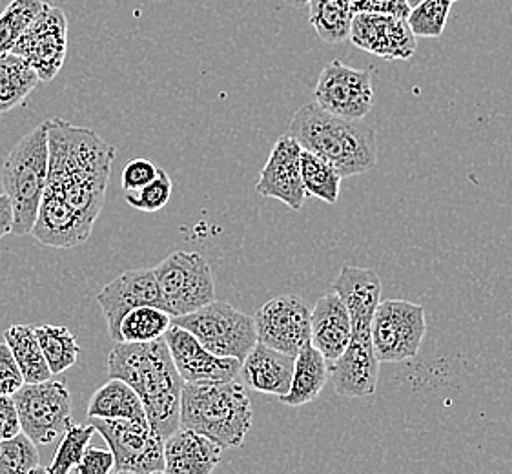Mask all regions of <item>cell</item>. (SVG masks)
Returning a JSON list of instances; mask_svg holds the SVG:
<instances>
[{"instance_id": "40", "label": "cell", "mask_w": 512, "mask_h": 474, "mask_svg": "<svg viewBox=\"0 0 512 474\" xmlns=\"http://www.w3.org/2000/svg\"><path fill=\"white\" fill-rule=\"evenodd\" d=\"M352 10L356 13H379V15H394L407 19L409 4L407 0H350Z\"/></svg>"}, {"instance_id": "31", "label": "cell", "mask_w": 512, "mask_h": 474, "mask_svg": "<svg viewBox=\"0 0 512 474\" xmlns=\"http://www.w3.org/2000/svg\"><path fill=\"white\" fill-rule=\"evenodd\" d=\"M172 327L170 312L161 307L144 305L130 310L119 327L121 341L124 343H144L163 338L166 330Z\"/></svg>"}, {"instance_id": "30", "label": "cell", "mask_w": 512, "mask_h": 474, "mask_svg": "<svg viewBox=\"0 0 512 474\" xmlns=\"http://www.w3.org/2000/svg\"><path fill=\"white\" fill-rule=\"evenodd\" d=\"M301 179L307 196L328 205H336L341 192V179L336 168L308 150H301Z\"/></svg>"}, {"instance_id": "21", "label": "cell", "mask_w": 512, "mask_h": 474, "mask_svg": "<svg viewBox=\"0 0 512 474\" xmlns=\"http://www.w3.org/2000/svg\"><path fill=\"white\" fill-rule=\"evenodd\" d=\"M223 460V447L192 429L179 427L164 440V473H214Z\"/></svg>"}, {"instance_id": "12", "label": "cell", "mask_w": 512, "mask_h": 474, "mask_svg": "<svg viewBox=\"0 0 512 474\" xmlns=\"http://www.w3.org/2000/svg\"><path fill=\"white\" fill-rule=\"evenodd\" d=\"M314 95L323 110L350 121L365 119L374 106L369 70L352 68L338 59L323 66Z\"/></svg>"}, {"instance_id": "28", "label": "cell", "mask_w": 512, "mask_h": 474, "mask_svg": "<svg viewBox=\"0 0 512 474\" xmlns=\"http://www.w3.org/2000/svg\"><path fill=\"white\" fill-rule=\"evenodd\" d=\"M308 19L321 41H349L350 24L356 15L350 0H308Z\"/></svg>"}, {"instance_id": "17", "label": "cell", "mask_w": 512, "mask_h": 474, "mask_svg": "<svg viewBox=\"0 0 512 474\" xmlns=\"http://www.w3.org/2000/svg\"><path fill=\"white\" fill-rule=\"evenodd\" d=\"M301 146L294 137L281 135L263 166L256 190L263 197H272L285 203L290 210H301L307 192L301 179Z\"/></svg>"}, {"instance_id": "15", "label": "cell", "mask_w": 512, "mask_h": 474, "mask_svg": "<svg viewBox=\"0 0 512 474\" xmlns=\"http://www.w3.org/2000/svg\"><path fill=\"white\" fill-rule=\"evenodd\" d=\"M164 341L170 349L175 369L186 383L232 382L239 376L241 363L237 358L216 356L208 351L192 332L174 325L166 330Z\"/></svg>"}, {"instance_id": "26", "label": "cell", "mask_w": 512, "mask_h": 474, "mask_svg": "<svg viewBox=\"0 0 512 474\" xmlns=\"http://www.w3.org/2000/svg\"><path fill=\"white\" fill-rule=\"evenodd\" d=\"M4 341L21 369L24 383L46 382L52 378L33 325H11L4 332Z\"/></svg>"}, {"instance_id": "37", "label": "cell", "mask_w": 512, "mask_h": 474, "mask_svg": "<svg viewBox=\"0 0 512 474\" xmlns=\"http://www.w3.org/2000/svg\"><path fill=\"white\" fill-rule=\"evenodd\" d=\"M24 385V376L6 343H0V394L13 396Z\"/></svg>"}, {"instance_id": "39", "label": "cell", "mask_w": 512, "mask_h": 474, "mask_svg": "<svg viewBox=\"0 0 512 474\" xmlns=\"http://www.w3.org/2000/svg\"><path fill=\"white\" fill-rule=\"evenodd\" d=\"M113 471V454L110 449H97L86 447L81 462L75 465L72 473L77 474H108Z\"/></svg>"}, {"instance_id": "13", "label": "cell", "mask_w": 512, "mask_h": 474, "mask_svg": "<svg viewBox=\"0 0 512 474\" xmlns=\"http://www.w3.org/2000/svg\"><path fill=\"white\" fill-rule=\"evenodd\" d=\"M310 307L296 294H283L267 301L257 310V341L296 358L310 343Z\"/></svg>"}, {"instance_id": "35", "label": "cell", "mask_w": 512, "mask_h": 474, "mask_svg": "<svg viewBox=\"0 0 512 474\" xmlns=\"http://www.w3.org/2000/svg\"><path fill=\"white\" fill-rule=\"evenodd\" d=\"M456 2L458 0H421L407 15L410 30L416 37L440 39Z\"/></svg>"}, {"instance_id": "41", "label": "cell", "mask_w": 512, "mask_h": 474, "mask_svg": "<svg viewBox=\"0 0 512 474\" xmlns=\"http://www.w3.org/2000/svg\"><path fill=\"white\" fill-rule=\"evenodd\" d=\"M22 433L21 418L13 396L0 394V440H10Z\"/></svg>"}, {"instance_id": "43", "label": "cell", "mask_w": 512, "mask_h": 474, "mask_svg": "<svg viewBox=\"0 0 512 474\" xmlns=\"http://www.w3.org/2000/svg\"><path fill=\"white\" fill-rule=\"evenodd\" d=\"M285 2L292 8H305L308 4V0H285Z\"/></svg>"}, {"instance_id": "32", "label": "cell", "mask_w": 512, "mask_h": 474, "mask_svg": "<svg viewBox=\"0 0 512 474\" xmlns=\"http://www.w3.org/2000/svg\"><path fill=\"white\" fill-rule=\"evenodd\" d=\"M95 427L88 425H75L72 423L62 434L61 445L52 456V464L44 467V473L68 474L72 473L75 465L81 462L82 454L92 442Z\"/></svg>"}, {"instance_id": "18", "label": "cell", "mask_w": 512, "mask_h": 474, "mask_svg": "<svg viewBox=\"0 0 512 474\" xmlns=\"http://www.w3.org/2000/svg\"><path fill=\"white\" fill-rule=\"evenodd\" d=\"M334 391L343 398H370L378 389L379 360L370 338L352 336L347 349L328 367Z\"/></svg>"}, {"instance_id": "27", "label": "cell", "mask_w": 512, "mask_h": 474, "mask_svg": "<svg viewBox=\"0 0 512 474\" xmlns=\"http://www.w3.org/2000/svg\"><path fill=\"white\" fill-rule=\"evenodd\" d=\"M39 83V75L21 55L0 53V114L24 103Z\"/></svg>"}, {"instance_id": "1", "label": "cell", "mask_w": 512, "mask_h": 474, "mask_svg": "<svg viewBox=\"0 0 512 474\" xmlns=\"http://www.w3.org/2000/svg\"><path fill=\"white\" fill-rule=\"evenodd\" d=\"M48 135V183L55 194L93 227L103 212L115 146L92 128L75 126L61 117L44 121Z\"/></svg>"}, {"instance_id": "29", "label": "cell", "mask_w": 512, "mask_h": 474, "mask_svg": "<svg viewBox=\"0 0 512 474\" xmlns=\"http://www.w3.org/2000/svg\"><path fill=\"white\" fill-rule=\"evenodd\" d=\"M35 334L52 374L72 369L81 354V347L68 327L39 325L35 327Z\"/></svg>"}, {"instance_id": "34", "label": "cell", "mask_w": 512, "mask_h": 474, "mask_svg": "<svg viewBox=\"0 0 512 474\" xmlns=\"http://www.w3.org/2000/svg\"><path fill=\"white\" fill-rule=\"evenodd\" d=\"M41 456L37 444L26 434L19 433L10 440H0V474L39 473Z\"/></svg>"}, {"instance_id": "11", "label": "cell", "mask_w": 512, "mask_h": 474, "mask_svg": "<svg viewBox=\"0 0 512 474\" xmlns=\"http://www.w3.org/2000/svg\"><path fill=\"white\" fill-rule=\"evenodd\" d=\"M68 50V19L66 13L46 4L41 13L24 31L21 39L15 42L11 52L21 55L39 75L41 83H50L57 73L61 72L62 64Z\"/></svg>"}, {"instance_id": "20", "label": "cell", "mask_w": 512, "mask_h": 474, "mask_svg": "<svg viewBox=\"0 0 512 474\" xmlns=\"http://www.w3.org/2000/svg\"><path fill=\"white\" fill-rule=\"evenodd\" d=\"M332 290L343 299L349 310L352 336L370 338L374 312L381 301V279L376 270L345 265L334 281Z\"/></svg>"}, {"instance_id": "14", "label": "cell", "mask_w": 512, "mask_h": 474, "mask_svg": "<svg viewBox=\"0 0 512 474\" xmlns=\"http://www.w3.org/2000/svg\"><path fill=\"white\" fill-rule=\"evenodd\" d=\"M97 303L103 309L108 334L113 343L121 341L119 327L130 310L144 305L164 309L154 268H137L119 274L97 294Z\"/></svg>"}, {"instance_id": "3", "label": "cell", "mask_w": 512, "mask_h": 474, "mask_svg": "<svg viewBox=\"0 0 512 474\" xmlns=\"http://www.w3.org/2000/svg\"><path fill=\"white\" fill-rule=\"evenodd\" d=\"M288 135L303 150L334 166L341 177L367 174L378 163L376 132L367 124L330 114L316 101L297 110L288 126Z\"/></svg>"}, {"instance_id": "16", "label": "cell", "mask_w": 512, "mask_h": 474, "mask_svg": "<svg viewBox=\"0 0 512 474\" xmlns=\"http://www.w3.org/2000/svg\"><path fill=\"white\" fill-rule=\"evenodd\" d=\"M350 41L385 61H405L416 52V35L403 17L356 13L350 24Z\"/></svg>"}, {"instance_id": "7", "label": "cell", "mask_w": 512, "mask_h": 474, "mask_svg": "<svg viewBox=\"0 0 512 474\" xmlns=\"http://www.w3.org/2000/svg\"><path fill=\"white\" fill-rule=\"evenodd\" d=\"M164 310L183 316L216 299L214 270L199 252L177 250L154 268Z\"/></svg>"}, {"instance_id": "33", "label": "cell", "mask_w": 512, "mask_h": 474, "mask_svg": "<svg viewBox=\"0 0 512 474\" xmlns=\"http://www.w3.org/2000/svg\"><path fill=\"white\" fill-rule=\"evenodd\" d=\"M44 0H11L0 13V53L11 52L15 42L41 13Z\"/></svg>"}, {"instance_id": "2", "label": "cell", "mask_w": 512, "mask_h": 474, "mask_svg": "<svg viewBox=\"0 0 512 474\" xmlns=\"http://www.w3.org/2000/svg\"><path fill=\"white\" fill-rule=\"evenodd\" d=\"M108 376L134 387L148 423L163 440L181 427V392L185 382L175 369L164 336L144 343H115L108 354Z\"/></svg>"}, {"instance_id": "24", "label": "cell", "mask_w": 512, "mask_h": 474, "mask_svg": "<svg viewBox=\"0 0 512 474\" xmlns=\"http://www.w3.org/2000/svg\"><path fill=\"white\" fill-rule=\"evenodd\" d=\"M328 365L325 356L307 343L294 358L292 383L285 396L279 400L288 407H301L314 402L328 382Z\"/></svg>"}, {"instance_id": "9", "label": "cell", "mask_w": 512, "mask_h": 474, "mask_svg": "<svg viewBox=\"0 0 512 474\" xmlns=\"http://www.w3.org/2000/svg\"><path fill=\"white\" fill-rule=\"evenodd\" d=\"M113 454L112 473H164V440L148 422L90 418Z\"/></svg>"}, {"instance_id": "4", "label": "cell", "mask_w": 512, "mask_h": 474, "mask_svg": "<svg viewBox=\"0 0 512 474\" xmlns=\"http://www.w3.org/2000/svg\"><path fill=\"white\" fill-rule=\"evenodd\" d=\"M252 402L243 383H186L181 392V427L214 440L223 449L245 444L252 427Z\"/></svg>"}, {"instance_id": "10", "label": "cell", "mask_w": 512, "mask_h": 474, "mask_svg": "<svg viewBox=\"0 0 512 474\" xmlns=\"http://www.w3.org/2000/svg\"><path fill=\"white\" fill-rule=\"evenodd\" d=\"M22 433L37 445L52 444L72 425V394L66 383L46 380L24 383L13 394Z\"/></svg>"}, {"instance_id": "5", "label": "cell", "mask_w": 512, "mask_h": 474, "mask_svg": "<svg viewBox=\"0 0 512 474\" xmlns=\"http://www.w3.org/2000/svg\"><path fill=\"white\" fill-rule=\"evenodd\" d=\"M48 183L46 123L24 135L2 165V188L13 208L11 234H31Z\"/></svg>"}, {"instance_id": "6", "label": "cell", "mask_w": 512, "mask_h": 474, "mask_svg": "<svg viewBox=\"0 0 512 474\" xmlns=\"http://www.w3.org/2000/svg\"><path fill=\"white\" fill-rule=\"evenodd\" d=\"M174 325L192 332L216 356L245 360L257 343L256 321L226 301H210L190 314L172 318Z\"/></svg>"}, {"instance_id": "44", "label": "cell", "mask_w": 512, "mask_h": 474, "mask_svg": "<svg viewBox=\"0 0 512 474\" xmlns=\"http://www.w3.org/2000/svg\"><path fill=\"white\" fill-rule=\"evenodd\" d=\"M421 0H407V4H409V8H414V6H418Z\"/></svg>"}, {"instance_id": "23", "label": "cell", "mask_w": 512, "mask_h": 474, "mask_svg": "<svg viewBox=\"0 0 512 474\" xmlns=\"http://www.w3.org/2000/svg\"><path fill=\"white\" fill-rule=\"evenodd\" d=\"M292 374L294 358L259 341L246 354L239 371L246 387L263 394H274L277 398L287 394L292 383Z\"/></svg>"}, {"instance_id": "19", "label": "cell", "mask_w": 512, "mask_h": 474, "mask_svg": "<svg viewBox=\"0 0 512 474\" xmlns=\"http://www.w3.org/2000/svg\"><path fill=\"white\" fill-rule=\"evenodd\" d=\"M90 227L68 201L50 188H44L39 212L31 228V236L44 247L72 248L82 245L90 234Z\"/></svg>"}, {"instance_id": "36", "label": "cell", "mask_w": 512, "mask_h": 474, "mask_svg": "<svg viewBox=\"0 0 512 474\" xmlns=\"http://www.w3.org/2000/svg\"><path fill=\"white\" fill-rule=\"evenodd\" d=\"M170 197H172V179L168 177L163 168H159L157 176L148 185L124 192L126 203L135 210H141L146 214H155V212L163 210L170 203Z\"/></svg>"}, {"instance_id": "25", "label": "cell", "mask_w": 512, "mask_h": 474, "mask_svg": "<svg viewBox=\"0 0 512 474\" xmlns=\"http://www.w3.org/2000/svg\"><path fill=\"white\" fill-rule=\"evenodd\" d=\"M88 418L148 422L139 394L119 378H110V382L93 392L88 405Z\"/></svg>"}, {"instance_id": "8", "label": "cell", "mask_w": 512, "mask_h": 474, "mask_svg": "<svg viewBox=\"0 0 512 474\" xmlns=\"http://www.w3.org/2000/svg\"><path fill=\"white\" fill-rule=\"evenodd\" d=\"M427 332L425 309L405 299L379 301L370 340L379 363H401L418 356Z\"/></svg>"}, {"instance_id": "22", "label": "cell", "mask_w": 512, "mask_h": 474, "mask_svg": "<svg viewBox=\"0 0 512 474\" xmlns=\"http://www.w3.org/2000/svg\"><path fill=\"white\" fill-rule=\"evenodd\" d=\"M352 338L349 310L343 299L332 290L316 301L310 310V343L325 360L338 358Z\"/></svg>"}, {"instance_id": "42", "label": "cell", "mask_w": 512, "mask_h": 474, "mask_svg": "<svg viewBox=\"0 0 512 474\" xmlns=\"http://www.w3.org/2000/svg\"><path fill=\"white\" fill-rule=\"evenodd\" d=\"M13 228V208H11L10 197L0 194V239L11 234Z\"/></svg>"}, {"instance_id": "38", "label": "cell", "mask_w": 512, "mask_h": 474, "mask_svg": "<svg viewBox=\"0 0 512 474\" xmlns=\"http://www.w3.org/2000/svg\"><path fill=\"white\" fill-rule=\"evenodd\" d=\"M159 172V166L148 161V159H132L126 163L121 174V185L123 192L126 190H137L141 186L148 185L152 179H155Z\"/></svg>"}]
</instances>
